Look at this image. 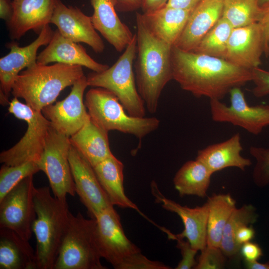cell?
Here are the masks:
<instances>
[{
    "mask_svg": "<svg viewBox=\"0 0 269 269\" xmlns=\"http://www.w3.org/2000/svg\"><path fill=\"white\" fill-rule=\"evenodd\" d=\"M261 11L258 0H223L222 16L234 28L258 22Z\"/></svg>",
    "mask_w": 269,
    "mask_h": 269,
    "instance_id": "4dcf8cb0",
    "label": "cell"
},
{
    "mask_svg": "<svg viewBox=\"0 0 269 269\" xmlns=\"http://www.w3.org/2000/svg\"><path fill=\"white\" fill-rule=\"evenodd\" d=\"M249 152L256 160L253 181L258 187H265L269 184V148L251 146Z\"/></svg>",
    "mask_w": 269,
    "mask_h": 269,
    "instance_id": "836d02e7",
    "label": "cell"
},
{
    "mask_svg": "<svg viewBox=\"0 0 269 269\" xmlns=\"http://www.w3.org/2000/svg\"><path fill=\"white\" fill-rule=\"evenodd\" d=\"M54 32L48 24L42 29L37 38L28 45L20 47L15 41L5 45L10 51L0 59L1 104H9L8 96L16 78L22 70L36 63L38 49L49 44Z\"/></svg>",
    "mask_w": 269,
    "mask_h": 269,
    "instance_id": "5bb4252c",
    "label": "cell"
},
{
    "mask_svg": "<svg viewBox=\"0 0 269 269\" xmlns=\"http://www.w3.org/2000/svg\"><path fill=\"white\" fill-rule=\"evenodd\" d=\"M8 112L25 121L27 130L20 140L0 154V162L17 165L28 161L38 164L43 152L51 124L41 111H36L14 97L9 103Z\"/></svg>",
    "mask_w": 269,
    "mask_h": 269,
    "instance_id": "ba28073f",
    "label": "cell"
},
{
    "mask_svg": "<svg viewBox=\"0 0 269 269\" xmlns=\"http://www.w3.org/2000/svg\"><path fill=\"white\" fill-rule=\"evenodd\" d=\"M93 8V24L118 52L126 49L134 34L116 12L117 0H91Z\"/></svg>",
    "mask_w": 269,
    "mask_h": 269,
    "instance_id": "7402d4cb",
    "label": "cell"
},
{
    "mask_svg": "<svg viewBox=\"0 0 269 269\" xmlns=\"http://www.w3.org/2000/svg\"><path fill=\"white\" fill-rule=\"evenodd\" d=\"M258 1L260 6L269 3V0H258Z\"/></svg>",
    "mask_w": 269,
    "mask_h": 269,
    "instance_id": "7dc6e473",
    "label": "cell"
},
{
    "mask_svg": "<svg viewBox=\"0 0 269 269\" xmlns=\"http://www.w3.org/2000/svg\"><path fill=\"white\" fill-rule=\"evenodd\" d=\"M242 149L241 136L237 133L224 141L199 150L196 159L203 163L213 173L231 167L244 171L252 162L241 155Z\"/></svg>",
    "mask_w": 269,
    "mask_h": 269,
    "instance_id": "603a6c76",
    "label": "cell"
},
{
    "mask_svg": "<svg viewBox=\"0 0 269 269\" xmlns=\"http://www.w3.org/2000/svg\"><path fill=\"white\" fill-rule=\"evenodd\" d=\"M208 207L207 245L219 247L225 227L236 207L230 194H214L206 202Z\"/></svg>",
    "mask_w": 269,
    "mask_h": 269,
    "instance_id": "f1b7e54d",
    "label": "cell"
},
{
    "mask_svg": "<svg viewBox=\"0 0 269 269\" xmlns=\"http://www.w3.org/2000/svg\"><path fill=\"white\" fill-rule=\"evenodd\" d=\"M33 176L25 178L0 200V228L12 230L28 241L36 217Z\"/></svg>",
    "mask_w": 269,
    "mask_h": 269,
    "instance_id": "30bf717a",
    "label": "cell"
},
{
    "mask_svg": "<svg viewBox=\"0 0 269 269\" xmlns=\"http://www.w3.org/2000/svg\"><path fill=\"white\" fill-rule=\"evenodd\" d=\"M14 231L0 228V269H37L35 251Z\"/></svg>",
    "mask_w": 269,
    "mask_h": 269,
    "instance_id": "d4e9b609",
    "label": "cell"
},
{
    "mask_svg": "<svg viewBox=\"0 0 269 269\" xmlns=\"http://www.w3.org/2000/svg\"><path fill=\"white\" fill-rule=\"evenodd\" d=\"M265 51L263 30L256 22L233 29L224 59L237 66L252 70L260 67Z\"/></svg>",
    "mask_w": 269,
    "mask_h": 269,
    "instance_id": "2e32d148",
    "label": "cell"
},
{
    "mask_svg": "<svg viewBox=\"0 0 269 269\" xmlns=\"http://www.w3.org/2000/svg\"><path fill=\"white\" fill-rule=\"evenodd\" d=\"M136 58L135 81L146 108L156 112L162 91L173 79L171 51L173 45L153 35L136 13Z\"/></svg>",
    "mask_w": 269,
    "mask_h": 269,
    "instance_id": "7a4b0ae2",
    "label": "cell"
},
{
    "mask_svg": "<svg viewBox=\"0 0 269 269\" xmlns=\"http://www.w3.org/2000/svg\"><path fill=\"white\" fill-rule=\"evenodd\" d=\"M108 133L90 118L69 139L71 144L93 167L113 154Z\"/></svg>",
    "mask_w": 269,
    "mask_h": 269,
    "instance_id": "484cf974",
    "label": "cell"
},
{
    "mask_svg": "<svg viewBox=\"0 0 269 269\" xmlns=\"http://www.w3.org/2000/svg\"><path fill=\"white\" fill-rule=\"evenodd\" d=\"M165 231L167 233L169 238L175 240L177 241V247L181 252L182 259L175 269H194L197 264L195 257L198 251L193 249L188 241H184L183 238L177 236L176 235L173 234L167 230H165Z\"/></svg>",
    "mask_w": 269,
    "mask_h": 269,
    "instance_id": "8d00e7d4",
    "label": "cell"
},
{
    "mask_svg": "<svg viewBox=\"0 0 269 269\" xmlns=\"http://www.w3.org/2000/svg\"><path fill=\"white\" fill-rule=\"evenodd\" d=\"M202 0H168V7L186 10H193Z\"/></svg>",
    "mask_w": 269,
    "mask_h": 269,
    "instance_id": "7bdbcfd3",
    "label": "cell"
},
{
    "mask_svg": "<svg viewBox=\"0 0 269 269\" xmlns=\"http://www.w3.org/2000/svg\"><path fill=\"white\" fill-rule=\"evenodd\" d=\"M57 1L12 0V14L6 22L10 38L18 40L30 30L39 34L50 23Z\"/></svg>",
    "mask_w": 269,
    "mask_h": 269,
    "instance_id": "d6986e66",
    "label": "cell"
},
{
    "mask_svg": "<svg viewBox=\"0 0 269 269\" xmlns=\"http://www.w3.org/2000/svg\"><path fill=\"white\" fill-rule=\"evenodd\" d=\"M244 264L246 268L248 269H269V262L261 263L258 261H244Z\"/></svg>",
    "mask_w": 269,
    "mask_h": 269,
    "instance_id": "bcb514c9",
    "label": "cell"
},
{
    "mask_svg": "<svg viewBox=\"0 0 269 269\" xmlns=\"http://www.w3.org/2000/svg\"><path fill=\"white\" fill-rule=\"evenodd\" d=\"M10 0H0V17L7 22L11 18L13 9Z\"/></svg>",
    "mask_w": 269,
    "mask_h": 269,
    "instance_id": "f6af8a7d",
    "label": "cell"
},
{
    "mask_svg": "<svg viewBox=\"0 0 269 269\" xmlns=\"http://www.w3.org/2000/svg\"><path fill=\"white\" fill-rule=\"evenodd\" d=\"M240 252L244 261L250 262L258 261L263 255L259 245L251 241L244 243L241 247Z\"/></svg>",
    "mask_w": 269,
    "mask_h": 269,
    "instance_id": "f35d334b",
    "label": "cell"
},
{
    "mask_svg": "<svg viewBox=\"0 0 269 269\" xmlns=\"http://www.w3.org/2000/svg\"><path fill=\"white\" fill-rule=\"evenodd\" d=\"M261 7V11L258 22L261 25L264 35L265 51L266 52L268 43L269 41V3Z\"/></svg>",
    "mask_w": 269,
    "mask_h": 269,
    "instance_id": "60d3db41",
    "label": "cell"
},
{
    "mask_svg": "<svg viewBox=\"0 0 269 269\" xmlns=\"http://www.w3.org/2000/svg\"></svg>",
    "mask_w": 269,
    "mask_h": 269,
    "instance_id": "681fc988",
    "label": "cell"
},
{
    "mask_svg": "<svg viewBox=\"0 0 269 269\" xmlns=\"http://www.w3.org/2000/svg\"><path fill=\"white\" fill-rule=\"evenodd\" d=\"M50 23L57 27L64 37L72 41L87 44L96 53L104 51V43L93 24L91 16L78 7L66 6L58 0Z\"/></svg>",
    "mask_w": 269,
    "mask_h": 269,
    "instance_id": "ac0fdd59",
    "label": "cell"
},
{
    "mask_svg": "<svg viewBox=\"0 0 269 269\" xmlns=\"http://www.w3.org/2000/svg\"><path fill=\"white\" fill-rule=\"evenodd\" d=\"M258 218L256 208L251 204L236 208L229 218L223 231L220 249L226 257H234L240 252L241 246L236 242L235 235L242 226L256 223Z\"/></svg>",
    "mask_w": 269,
    "mask_h": 269,
    "instance_id": "f546056e",
    "label": "cell"
},
{
    "mask_svg": "<svg viewBox=\"0 0 269 269\" xmlns=\"http://www.w3.org/2000/svg\"><path fill=\"white\" fill-rule=\"evenodd\" d=\"M96 220L71 212L54 269H106L101 262Z\"/></svg>",
    "mask_w": 269,
    "mask_h": 269,
    "instance_id": "8992f818",
    "label": "cell"
},
{
    "mask_svg": "<svg viewBox=\"0 0 269 269\" xmlns=\"http://www.w3.org/2000/svg\"><path fill=\"white\" fill-rule=\"evenodd\" d=\"M69 161L76 192L91 218H95L101 211L114 206L101 185L93 167L72 145Z\"/></svg>",
    "mask_w": 269,
    "mask_h": 269,
    "instance_id": "9a60e30c",
    "label": "cell"
},
{
    "mask_svg": "<svg viewBox=\"0 0 269 269\" xmlns=\"http://www.w3.org/2000/svg\"><path fill=\"white\" fill-rule=\"evenodd\" d=\"M222 11L223 0H202L191 11L174 46L186 51L194 50L222 17Z\"/></svg>",
    "mask_w": 269,
    "mask_h": 269,
    "instance_id": "ffe728a7",
    "label": "cell"
},
{
    "mask_svg": "<svg viewBox=\"0 0 269 269\" xmlns=\"http://www.w3.org/2000/svg\"><path fill=\"white\" fill-rule=\"evenodd\" d=\"M141 0H117L116 10L121 12L133 11L141 8Z\"/></svg>",
    "mask_w": 269,
    "mask_h": 269,
    "instance_id": "b9f144b4",
    "label": "cell"
},
{
    "mask_svg": "<svg viewBox=\"0 0 269 269\" xmlns=\"http://www.w3.org/2000/svg\"><path fill=\"white\" fill-rule=\"evenodd\" d=\"M150 187L155 202L160 204L166 210L176 213L181 218L184 228L176 236L181 238H186L191 247L198 251L203 249L207 245L208 216L207 203L194 208L182 206L165 197L155 181L151 182Z\"/></svg>",
    "mask_w": 269,
    "mask_h": 269,
    "instance_id": "e0dca14e",
    "label": "cell"
},
{
    "mask_svg": "<svg viewBox=\"0 0 269 269\" xmlns=\"http://www.w3.org/2000/svg\"><path fill=\"white\" fill-rule=\"evenodd\" d=\"M87 86V79L84 75L73 85L67 97L45 107L41 111L53 128L69 137L76 133L90 118L83 101Z\"/></svg>",
    "mask_w": 269,
    "mask_h": 269,
    "instance_id": "4fadbf2b",
    "label": "cell"
},
{
    "mask_svg": "<svg viewBox=\"0 0 269 269\" xmlns=\"http://www.w3.org/2000/svg\"><path fill=\"white\" fill-rule=\"evenodd\" d=\"M37 55V63L47 65L56 62L80 65L96 72H102L109 67L108 65L94 60L81 45L64 37L58 29L54 31L50 42Z\"/></svg>",
    "mask_w": 269,
    "mask_h": 269,
    "instance_id": "44dd1931",
    "label": "cell"
},
{
    "mask_svg": "<svg viewBox=\"0 0 269 269\" xmlns=\"http://www.w3.org/2000/svg\"><path fill=\"white\" fill-rule=\"evenodd\" d=\"M173 79L184 90L200 98L221 100L232 89L252 81L251 70L223 58L182 50L173 45Z\"/></svg>",
    "mask_w": 269,
    "mask_h": 269,
    "instance_id": "6da1fadb",
    "label": "cell"
},
{
    "mask_svg": "<svg viewBox=\"0 0 269 269\" xmlns=\"http://www.w3.org/2000/svg\"><path fill=\"white\" fill-rule=\"evenodd\" d=\"M201 251L195 269H221L226 263V256L219 247L206 246Z\"/></svg>",
    "mask_w": 269,
    "mask_h": 269,
    "instance_id": "e575fe53",
    "label": "cell"
},
{
    "mask_svg": "<svg viewBox=\"0 0 269 269\" xmlns=\"http://www.w3.org/2000/svg\"><path fill=\"white\" fill-rule=\"evenodd\" d=\"M84 103L91 119L108 132L117 131L140 139L157 130L160 125L155 117L130 115L118 98L102 88L88 90Z\"/></svg>",
    "mask_w": 269,
    "mask_h": 269,
    "instance_id": "5b68a950",
    "label": "cell"
},
{
    "mask_svg": "<svg viewBox=\"0 0 269 269\" xmlns=\"http://www.w3.org/2000/svg\"><path fill=\"white\" fill-rule=\"evenodd\" d=\"M96 237L102 258L117 269L122 262L131 255L141 252L126 235L121 218L114 206L99 212L95 217Z\"/></svg>",
    "mask_w": 269,
    "mask_h": 269,
    "instance_id": "7c38bea8",
    "label": "cell"
},
{
    "mask_svg": "<svg viewBox=\"0 0 269 269\" xmlns=\"http://www.w3.org/2000/svg\"><path fill=\"white\" fill-rule=\"evenodd\" d=\"M192 10L165 5L156 10L140 14L153 35L174 45L183 32Z\"/></svg>",
    "mask_w": 269,
    "mask_h": 269,
    "instance_id": "cb8c5ba5",
    "label": "cell"
},
{
    "mask_svg": "<svg viewBox=\"0 0 269 269\" xmlns=\"http://www.w3.org/2000/svg\"><path fill=\"white\" fill-rule=\"evenodd\" d=\"M233 29L229 22L222 16L192 52L224 59Z\"/></svg>",
    "mask_w": 269,
    "mask_h": 269,
    "instance_id": "1f68e13d",
    "label": "cell"
},
{
    "mask_svg": "<svg viewBox=\"0 0 269 269\" xmlns=\"http://www.w3.org/2000/svg\"><path fill=\"white\" fill-rule=\"evenodd\" d=\"M124 164L113 154L93 167L98 179L114 205L132 209L141 214L126 195L124 187Z\"/></svg>",
    "mask_w": 269,
    "mask_h": 269,
    "instance_id": "4316f807",
    "label": "cell"
},
{
    "mask_svg": "<svg viewBox=\"0 0 269 269\" xmlns=\"http://www.w3.org/2000/svg\"><path fill=\"white\" fill-rule=\"evenodd\" d=\"M213 173L201 161L189 160L183 164L173 178V184L180 196L204 197Z\"/></svg>",
    "mask_w": 269,
    "mask_h": 269,
    "instance_id": "83f0119b",
    "label": "cell"
},
{
    "mask_svg": "<svg viewBox=\"0 0 269 269\" xmlns=\"http://www.w3.org/2000/svg\"><path fill=\"white\" fill-rule=\"evenodd\" d=\"M265 55H266L267 57H268V58L269 57V41L268 43L267 49V51H266V52L265 53Z\"/></svg>",
    "mask_w": 269,
    "mask_h": 269,
    "instance_id": "c3c4849f",
    "label": "cell"
},
{
    "mask_svg": "<svg viewBox=\"0 0 269 269\" xmlns=\"http://www.w3.org/2000/svg\"><path fill=\"white\" fill-rule=\"evenodd\" d=\"M255 236V230L251 225H244L241 226L236 232L235 239L240 246L245 243L251 241Z\"/></svg>",
    "mask_w": 269,
    "mask_h": 269,
    "instance_id": "ab89813d",
    "label": "cell"
},
{
    "mask_svg": "<svg viewBox=\"0 0 269 269\" xmlns=\"http://www.w3.org/2000/svg\"><path fill=\"white\" fill-rule=\"evenodd\" d=\"M168 0H141L143 13L151 12L164 6Z\"/></svg>",
    "mask_w": 269,
    "mask_h": 269,
    "instance_id": "ee69618b",
    "label": "cell"
},
{
    "mask_svg": "<svg viewBox=\"0 0 269 269\" xmlns=\"http://www.w3.org/2000/svg\"><path fill=\"white\" fill-rule=\"evenodd\" d=\"M255 87L252 90L253 95L262 98L269 95V71L260 67L251 70Z\"/></svg>",
    "mask_w": 269,
    "mask_h": 269,
    "instance_id": "74e56055",
    "label": "cell"
},
{
    "mask_svg": "<svg viewBox=\"0 0 269 269\" xmlns=\"http://www.w3.org/2000/svg\"><path fill=\"white\" fill-rule=\"evenodd\" d=\"M136 54V34L117 61L106 70L87 77L88 86L107 89L119 99L131 116L144 117L145 106L140 96L133 71Z\"/></svg>",
    "mask_w": 269,
    "mask_h": 269,
    "instance_id": "52a82bcc",
    "label": "cell"
},
{
    "mask_svg": "<svg viewBox=\"0 0 269 269\" xmlns=\"http://www.w3.org/2000/svg\"><path fill=\"white\" fill-rule=\"evenodd\" d=\"M39 171L38 164L34 161L14 166L3 164L0 169V200L25 178Z\"/></svg>",
    "mask_w": 269,
    "mask_h": 269,
    "instance_id": "d6a6232c",
    "label": "cell"
},
{
    "mask_svg": "<svg viewBox=\"0 0 269 269\" xmlns=\"http://www.w3.org/2000/svg\"><path fill=\"white\" fill-rule=\"evenodd\" d=\"M162 262L152 261L139 252L126 258L117 269H170Z\"/></svg>",
    "mask_w": 269,
    "mask_h": 269,
    "instance_id": "d590c367",
    "label": "cell"
},
{
    "mask_svg": "<svg viewBox=\"0 0 269 269\" xmlns=\"http://www.w3.org/2000/svg\"><path fill=\"white\" fill-rule=\"evenodd\" d=\"M84 75L82 66L37 62L21 71L12 87L14 97L21 98L36 111H42L56 101L61 91Z\"/></svg>",
    "mask_w": 269,
    "mask_h": 269,
    "instance_id": "277c9868",
    "label": "cell"
},
{
    "mask_svg": "<svg viewBox=\"0 0 269 269\" xmlns=\"http://www.w3.org/2000/svg\"><path fill=\"white\" fill-rule=\"evenodd\" d=\"M33 200L36 217L33 232L36 240L37 269H54L70 212L66 199L52 196L48 186L34 187Z\"/></svg>",
    "mask_w": 269,
    "mask_h": 269,
    "instance_id": "3957f363",
    "label": "cell"
},
{
    "mask_svg": "<svg viewBox=\"0 0 269 269\" xmlns=\"http://www.w3.org/2000/svg\"><path fill=\"white\" fill-rule=\"evenodd\" d=\"M229 94V106L219 100L210 99V112L214 121L231 123L255 135L269 125V105H249L241 87L233 88Z\"/></svg>",
    "mask_w": 269,
    "mask_h": 269,
    "instance_id": "8fae6325",
    "label": "cell"
},
{
    "mask_svg": "<svg viewBox=\"0 0 269 269\" xmlns=\"http://www.w3.org/2000/svg\"><path fill=\"white\" fill-rule=\"evenodd\" d=\"M71 145L69 137L51 126L38 162L40 170L47 176L54 196L61 199H66L67 195L74 196L76 193L69 161Z\"/></svg>",
    "mask_w": 269,
    "mask_h": 269,
    "instance_id": "9c48e42d",
    "label": "cell"
}]
</instances>
